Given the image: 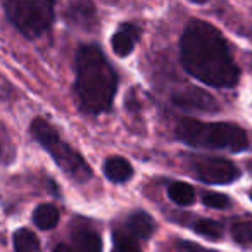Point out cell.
Instances as JSON below:
<instances>
[{"mask_svg":"<svg viewBox=\"0 0 252 252\" xmlns=\"http://www.w3.org/2000/svg\"><path fill=\"white\" fill-rule=\"evenodd\" d=\"M118 88V74L95 45H81L76 54V97L88 114L111 109Z\"/></svg>","mask_w":252,"mask_h":252,"instance_id":"cell-2","label":"cell"},{"mask_svg":"<svg viewBox=\"0 0 252 252\" xmlns=\"http://www.w3.org/2000/svg\"><path fill=\"white\" fill-rule=\"evenodd\" d=\"M14 249L16 252H40V240L33 231L21 228L14 233Z\"/></svg>","mask_w":252,"mask_h":252,"instance_id":"cell-15","label":"cell"},{"mask_svg":"<svg viewBox=\"0 0 252 252\" xmlns=\"http://www.w3.org/2000/svg\"><path fill=\"white\" fill-rule=\"evenodd\" d=\"M95 14L97 11L92 2H73L66 9V21H69L74 26L88 28V26H94L95 19H97Z\"/></svg>","mask_w":252,"mask_h":252,"instance_id":"cell-9","label":"cell"},{"mask_svg":"<svg viewBox=\"0 0 252 252\" xmlns=\"http://www.w3.org/2000/svg\"><path fill=\"white\" fill-rule=\"evenodd\" d=\"M176 249L180 252H214V251H209V249H204L202 245L195 244V242H189V240H180L176 244Z\"/></svg>","mask_w":252,"mask_h":252,"instance_id":"cell-20","label":"cell"},{"mask_svg":"<svg viewBox=\"0 0 252 252\" xmlns=\"http://www.w3.org/2000/svg\"><path fill=\"white\" fill-rule=\"evenodd\" d=\"M173 102L183 109H190V111H206L214 112L218 109V104L207 92L200 90L197 87H189L185 90L178 92L173 97Z\"/></svg>","mask_w":252,"mask_h":252,"instance_id":"cell-7","label":"cell"},{"mask_svg":"<svg viewBox=\"0 0 252 252\" xmlns=\"http://www.w3.org/2000/svg\"><path fill=\"white\" fill-rule=\"evenodd\" d=\"M71 240L76 252H102V238L90 226L80 224L71 233Z\"/></svg>","mask_w":252,"mask_h":252,"instance_id":"cell-8","label":"cell"},{"mask_svg":"<svg viewBox=\"0 0 252 252\" xmlns=\"http://www.w3.org/2000/svg\"><path fill=\"white\" fill-rule=\"evenodd\" d=\"M4 7L9 21L28 38L43 35L56 18L54 4L47 0H11Z\"/></svg>","mask_w":252,"mask_h":252,"instance_id":"cell-5","label":"cell"},{"mask_svg":"<svg viewBox=\"0 0 252 252\" xmlns=\"http://www.w3.org/2000/svg\"><path fill=\"white\" fill-rule=\"evenodd\" d=\"M54 252H76V251H74V247H71V245H67V244H59L54 249Z\"/></svg>","mask_w":252,"mask_h":252,"instance_id":"cell-21","label":"cell"},{"mask_svg":"<svg viewBox=\"0 0 252 252\" xmlns=\"http://www.w3.org/2000/svg\"><path fill=\"white\" fill-rule=\"evenodd\" d=\"M193 230L209 240H221L223 237V224L214 220H199L193 224Z\"/></svg>","mask_w":252,"mask_h":252,"instance_id":"cell-16","label":"cell"},{"mask_svg":"<svg viewBox=\"0 0 252 252\" xmlns=\"http://www.w3.org/2000/svg\"><path fill=\"white\" fill-rule=\"evenodd\" d=\"M126 226L133 238H149L156 230L154 220L151 218V214L144 213V211H137L131 214L126 221Z\"/></svg>","mask_w":252,"mask_h":252,"instance_id":"cell-11","label":"cell"},{"mask_svg":"<svg viewBox=\"0 0 252 252\" xmlns=\"http://www.w3.org/2000/svg\"><path fill=\"white\" fill-rule=\"evenodd\" d=\"M138 36V30L131 25H123L118 33L112 35V50L119 57L130 56L135 47V38Z\"/></svg>","mask_w":252,"mask_h":252,"instance_id":"cell-10","label":"cell"},{"mask_svg":"<svg viewBox=\"0 0 252 252\" xmlns=\"http://www.w3.org/2000/svg\"><path fill=\"white\" fill-rule=\"evenodd\" d=\"M104 175L112 183H125L133 176V168L126 159L123 158H111L104 164Z\"/></svg>","mask_w":252,"mask_h":252,"instance_id":"cell-12","label":"cell"},{"mask_svg":"<svg viewBox=\"0 0 252 252\" xmlns=\"http://www.w3.org/2000/svg\"><path fill=\"white\" fill-rule=\"evenodd\" d=\"M176 137L197 149H228L240 152L249 145L247 135L233 123H202L183 118L176 125Z\"/></svg>","mask_w":252,"mask_h":252,"instance_id":"cell-3","label":"cell"},{"mask_svg":"<svg viewBox=\"0 0 252 252\" xmlns=\"http://www.w3.org/2000/svg\"><path fill=\"white\" fill-rule=\"evenodd\" d=\"M112 240H114V252H142L140 247H138L137 238H133L128 233L114 231Z\"/></svg>","mask_w":252,"mask_h":252,"instance_id":"cell-17","label":"cell"},{"mask_svg":"<svg viewBox=\"0 0 252 252\" xmlns=\"http://www.w3.org/2000/svg\"><path fill=\"white\" fill-rule=\"evenodd\" d=\"M204 206L211 207V209H226L230 206V199L223 193H214V192H206L202 195Z\"/></svg>","mask_w":252,"mask_h":252,"instance_id":"cell-19","label":"cell"},{"mask_svg":"<svg viewBox=\"0 0 252 252\" xmlns=\"http://www.w3.org/2000/svg\"><path fill=\"white\" fill-rule=\"evenodd\" d=\"M32 135L49 152L50 158L57 162V166L74 182H88L92 178V169L83 159V156L78 154L69 144L63 142L61 135L49 121H45L43 118H36L32 123Z\"/></svg>","mask_w":252,"mask_h":252,"instance_id":"cell-4","label":"cell"},{"mask_svg":"<svg viewBox=\"0 0 252 252\" xmlns=\"http://www.w3.org/2000/svg\"><path fill=\"white\" fill-rule=\"evenodd\" d=\"M231 237L240 245H252V223L251 221H237V223H233Z\"/></svg>","mask_w":252,"mask_h":252,"instance_id":"cell-18","label":"cell"},{"mask_svg":"<svg viewBox=\"0 0 252 252\" xmlns=\"http://www.w3.org/2000/svg\"><path fill=\"white\" fill-rule=\"evenodd\" d=\"M0 154H2V147H0Z\"/></svg>","mask_w":252,"mask_h":252,"instance_id":"cell-22","label":"cell"},{"mask_svg":"<svg viewBox=\"0 0 252 252\" xmlns=\"http://www.w3.org/2000/svg\"><path fill=\"white\" fill-rule=\"evenodd\" d=\"M182 64L187 73L202 83L230 88L238 83L240 69L233 61L224 36L213 25L193 19L180 42Z\"/></svg>","mask_w":252,"mask_h":252,"instance_id":"cell-1","label":"cell"},{"mask_svg":"<svg viewBox=\"0 0 252 252\" xmlns=\"http://www.w3.org/2000/svg\"><path fill=\"white\" fill-rule=\"evenodd\" d=\"M251 199H252V190H251Z\"/></svg>","mask_w":252,"mask_h":252,"instance_id":"cell-23","label":"cell"},{"mask_svg":"<svg viewBox=\"0 0 252 252\" xmlns=\"http://www.w3.org/2000/svg\"><path fill=\"white\" fill-rule=\"evenodd\" d=\"M61 213L54 204H42L35 209L33 213V223L40 228V230H52L59 223Z\"/></svg>","mask_w":252,"mask_h":252,"instance_id":"cell-13","label":"cell"},{"mask_svg":"<svg viewBox=\"0 0 252 252\" xmlns=\"http://www.w3.org/2000/svg\"><path fill=\"white\" fill-rule=\"evenodd\" d=\"M195 173L202 182L213 183V185H226V183H233L235 180L240 176L238 168L233 162L226 161V159H218L209 158L202 159L197 162Z\"/></svg>","mask_w":252,"mask_h":252,"instance_id":"cell-6","label":"cell"},{"mask_svg":"<svg viewBox=\"0 0 252 252\" xmlns=\"http://www.w3.org/2000/svg\"><path fill=\"white\" fill-rule=\"evenodd\" d=\"M168 193H169V199L175 204H178V206H190L195 200V190H193V187L183 182L171 183L168 189Z\"/></svg>","mask_w":252,"mask_h":252,"instance_id":"cell-14","label":"cell"}]
</instances>
